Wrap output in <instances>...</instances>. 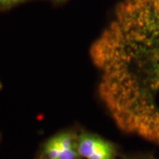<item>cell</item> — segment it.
Here are the masks:
<instances>
[{"label":"cell","mask_w":159,"mask_h":159,"mask_svg":"<svg viewBox=\"0 0 159 159\" xmlns=\"http://www.w3.org/2000/svg\"><path fill=\"white\" fill-rule=\"evenodd\" d=\"M89 53L116 124L159 144V0H123Z\"/></svg>","instance_id":"6da1fadb"},{"label":"cell","mask_w":159,"mask_h":159,"mask_svg":"<svg viewBox=\"0 0 159 159\" xmlns=\"http://www.w3.org/2000/svg\"><path fill=\"white\" fill-rule=\"evenodd\" d=\"M80 157L85 159H114L117 150L113 143L90 134H83L77 142Z\"/></svg>","instance_id":"7a4b0ae2"},{"label":"cell","mask_w":159,"mask_h":159,"mask_svg":"<svg viewBox=\"0 0 159 159\" xmlns=\"http://www.w3.org/2000/svg\"><path fill=\"white\" fill-rule=\"evenodd\" d=\"M43 153L46 159H78L77 142L70 133H60L51 137L43 145Z\"/></svg>","instance_id":"3957f363"},{"label":"cell","mask_w":159,"mask_h":159,"mask_svg":"<svg viewBox=\"0 0 159 159\" xmlns=\"http://www.w3.org/2000/svg\"><path fill=\"white\" fill-rule=\"evenodd\" d=\"M27 0H0V10L10 9L13 6H17Z\"/></svg>","instance_id":"277c9868"},{"label":"cell","mask_w":159,"mask_h":159,"mask_svg":"<svg viewBox=\"0 0 159 159\" xmlns=\"http://www.w3.org/2000/svg\"><path fill=\"white\" fill-rule=\"evenodd\" d=\"M2 89H3V84H2V82L0 80V90H2Z\"/></svg>","instance_id":"5b68a950"},{"label":"cell","mask_w":159,"mask_h":159,"mask_svg":"<svg viewBox=\"0 0 159 159\" xmlns=\"http://www.w3.org/2000/svg\"><path fill=\"white\" fill-rule=\"evenodd\" d=\"M1 138H2V134H1V132H0V142H1Z\"/></svg>","instance_id":"8992f818"},{"label":"cell","mask_w":159,"mask_h":159,"mask_svg":"<svg viewBox=\"0 0 159 159\" xmlns=\"http://www.w3.org/2000/svg\"><path fill=\"white\" fill-rule=\"evenodd\" d=\"M56 1H66V0H56Z\"/></svg>","instance_id":"52a82bcc"},{"label":"cell","mask_w":159,"mask_h":159,"mask_svg":"<svg viewBox=\"0 0 159 159\" xmlns=\"http://www.w3.org/2000/svg\"><path fill=\"white\" fill-rule=\"evenodd\" d=\"M143 159H152V158H143Z\"/></svg>","instance_id":"ba28073f"}]
</instances>
